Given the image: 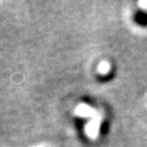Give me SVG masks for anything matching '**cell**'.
I'll return each mask as SVG.
<instances>
[{
	"label": "cell",
	"mask_w": 147,
	"mask_h": 147,
	"mask_svg": "<svg viewBox=\"0 0 147 147\" xmlns=\"http://www.w3.org/2000/svg\"><path fill=\"white\" fill-rule=\"evenodd\" d=\"M134 21L143 27L147 26V13L144 11H136L134 14Z\"/></svg>",
	"instance_id": "1"
}]
</instances>
